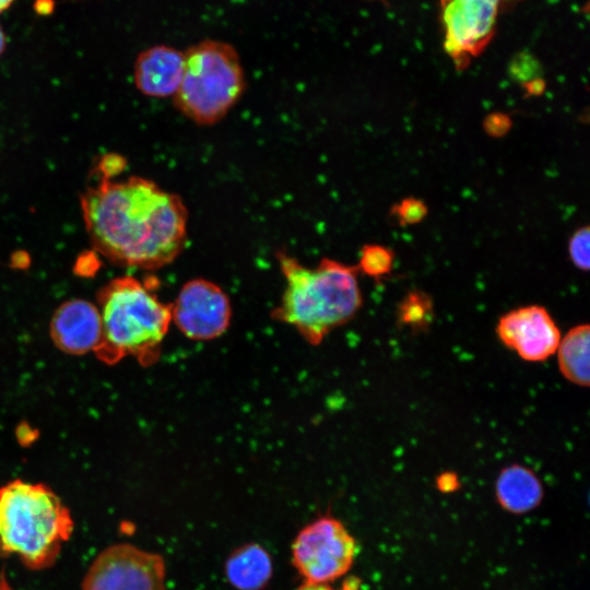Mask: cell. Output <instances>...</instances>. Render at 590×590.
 <instances>
[{"label":"cell","mask_w":590,"mask_h":590,"mask_svg":"<svg viewBox=\"0 0 590 590\" xmlns=\"http://www.w3.org/2000/svg\"><path fill=\"white\" fill-rule=\"evenodd\" d=\"M184 64V51L167 45L152 46L135 59L134 85L150 97L174 96L182 79Z\"/></svg>","instance_id":"7c38bea8"},{"label":"cell","mask_w":590,"mask_h":590,"mask_svg":"<svg viewBox=\"0 0 590 590\" xmlns=\"http://www.w3.org/2000/svg\"><path fill=\"white\" fill-rule=\"evenodd\" d=\"M526 96H540L545 91L546 84L542 78H538L522 85Z\"/></svg>","instance_id":"d4e9b609"},{"label":"cell","mask_w":590,"mask_h":590,"mask_svg":"<svg viewBox=\"0 0 590 590\" xmlns=\"http://www.w3.org/2000/svg\"><path fill=\"white\" fill-rule=\"evenodd\" d=\"M69 508L47 485L13 480L0 487V556L31 570L52 566L73 532Z\"/></svg>","instance_id":"3957f363"},{"label":"cell","mask_w":590,"mask_h":590,"mask_svg":"<svg viewBox=\"0 0 590 590\" xmlns=\"http://www.w3.org/2000/svg\"><path fill=\"white\" fill-rule=\"evenodd\" d=\"M276 258L286 286L272 317L294 327L309 344H320L359 310L357 267L324 258L308 268L284 251H278Z\"/></svg>","instance_id":"7a4b0ae2"},{"label":"cell","mask_w":590,"mask_h":590,"mask_svg":"<svg viewBox=\"0 0 590 590\" xmlns=\"http://www.w3.org/2000/svg\"><path fill=\"white\" fill-rule=\"evenodd\" d=\"M502 1L440 0L444 48L459 70L491 42Z\"/></svg>","instance_id":"ba28073f"},{"label":"cell","mask_w":590,"mask_h":590,"mask_svg":"<svg viewBox=\"0 0 590 590\" xmlns=\"http://www.w3.org/2000/svg\"><path fill=\"white\" fill-rule=\"evenodd\" d=\"M14 0H0V14L8 10Z\"/></svg>","instance_id":"4316f807"},{"label":"cell","mask_w":590,"mask_h":590,"mask_svg":"<svg viewBox=\"0 0 590 590\" xmlns=\"http://www.w3.org/2000/svg\"><path fill=\"white\" fill-rule=\"evenodd\" d=\"M509 74L521 85L541 78V66L535 57L528 52H520L509 66Z\"/></svg>","instance_id":"ffe728a7"},{"label":"cell","mask_w":590,"mask_h":590,"mask_svg":"<svg viewBox=\"0 0 590 590\" xmlns=\"http://www.w3.org/2000/svg\"><path fill=\"white\" fill-rule=\"evenodd\" d=\"M494 491L498 505L515 515L532 511L544 497L539 476L533 470L519 463L509 464L499 471Z\"/></svg>","instance_id":"4fadbf2b"},{"label":"cell","mask_w":590,"mask_h":590,"mask_svg":"<svg viewBox=\"0 0 590 590\" xmlns=\"http://www.w3.org/2000/svg\"><path fill=\"white\" fill-rule=\"evenodd\" d=\"M590 229L588 225L577 228L568 241V256L578 270L587 272L590 268Z\"/></svg>","instance_id":"ac0fdd59"},{"label":"cell","mask_w":590,"mask_h":590,"mask_svg":"<svg viewBox=\"0 0 590 590\" xmlns=\"http://www.w3.org/2000/svg\"><path fill=\"white\" fill-rule=\"evenodd\" d=\"M102 321L101 342L94 353L106 364L131 356L143 366L154 364L172 321L170 304L132 278L120 276L97 293Z\"/></svg>","instance_id":"277c9868"},{"label":"cell","mask_w":590,"mask_h":590,"mask_svg":"<svg viewBox=\"0 0 590 590\" xmlns=\"http://www.w3.org/2000/svg\"><path fill=\"white\" fill-rule=\"evenodd\" d=\"M0 590H11L7 580L3 578V575H0Z\"/></svg>","instance_id":"83f0119b"},{"label":"cell","mask_w":590,"mask_h":590,"mask_svg":"<svg viewBox=\"0 0 590 590\" xmlns=\"http://www.w3.org/2000/svg\"><path fill=\"white\" fill-rule=\"evenodd\" d=\"M394 252L382 245L368 244L361 250L357 269L379 281L390 274L393 268Z\"/></svg>","instance_id":"e0dca14e"},{"label":"cell","mask_w":590,"mask_h":590,"mask_svg":"<svg viewBox=\"0 0 590 590\" xmlns=\"http://www.w3.org/2000/svg\"><path fill=\"white\" fill-rule=\"evenodd\" d=\"M165 562L160 554L129 543L104 548L90 565L82 590H166Z\"/></svg>","instance_id":"52a82bcc"},{"label":"cell","mask_w":590,"mask_h":590,"mask_svg":"<svg viewBox=\"0 0 590 590\" xmlns=\"http://www.w3.org/2000/svg\"><path fill=\"white\" fill-rule=\"evenodd\" d=\"M390 213L400 226H409L421 223L426 217L428 209L423 200L406 197L394 204Z\"/></svg>","instance_id":"d6986e66"},{"label":"cell","mask_w":590,"mask_h":590,"mask_svg":"<svg viewBox=\"0 0 590 590\" xmlns=\"http://www.w3.org/2000/svg\"><path fill=\"white\" fill-rule=\"evenodd\" d=\"M5 47H7L5 34H4L3 30H2V27L0 26V57L4 52Z\"/></svg>","instance_id":"484cf974"},{"label":"cell","mask_w":590,"mask_h":590,"mask_svg":"<svg viewBox=\"0 0 590 590\" xmlns=\"http://www.w3.org/2000/svg\"><path fill=\"white\" fill-rule=\"evenodd\" d=\"M172 321L189 339L206 341L222 335L232 318L226 293L204 279L188 281L170 304Z\"/></svg>","instance_id":"9c48e42d"},{"label":"cell","mask_w":590,"mask_h":590,"mask_svg":"<svg viewBox=\"0 0 590 590\" xmlns=\"http://www.w3.org/2000/svg\"><path fill=\"white\" fill-rule=\"evenodd\" d=\"M228 581L238 590H260L272 575L268 552L258 544L236 548L225 565Z\"/></svg>","instance_id":"5bb4252c"},{"label":"cell","mask_w":590,"mask_h":590,"mask_svg":"<svg viewBox=\"0 0 590 590\" xmlns=\"http://www.w3.org/2000/svg\"><path fill=\"white\" fill-rule=\"evenodd\" d=\"M49 333L55 345L63 353L83 355L94 352L102 337L97 306L85 299L62 303L51 317Z\"/></svg>","instance_id":"8fae6325"},{"label":"cell","mask_w":590,"mask_h":590,"mask_svg":"<svg viewBox=\"0 0 590 590\" xmlns=\"http://www.w3.org/2000/svg\"><path fill=\"white\" fill-rule=\"evenodd\" d=\"M436 484L439 491L448 493L458 488L459 480L455 473L444 472L437 477Z\"/></svg>","instance_id":"cb8c5ba5"},{"label":"cell","mask_w":590,"mask_h":590,"mask_svg":"<svg viewBox=\"0 0 590 590\" xmlns=\"http://www.w3.org/2000/svg\"><path fill=\"white\" fill-rule=\"evenodd\" d=\"M126 164L121 155L109 153L101 157L95 170L99 174L98 178L113 179L125 169Z\"/></svg>","instance_id":"7402d4cb"},{"label":"cell","mask_w":590,"mask_h":590,"mask_svg":"<svg viewBox=\"0 0 590 590\" xmlns=\"http://www.w3.org/2000/svg\"><path fill=\"white\" fill-rule=\"evenodd\" d=\"M483 127L489 137L502 138L511 129L512 120L509 115L495 111L485 117Z\"/></svg>","instance_id":"44dd1931"},{"label":"cell","mask_w":590,"mask_h":590,"mask_svg":"<svg viewBox=\"0 0 590 590\" xmlns=\"http://www.w3.org/2000/svg\"><path fill=\"white\" fill-rule=\"evenodd\" d=\"M434 306L430 296L423 291L409 292L398 305L399 324L413 332L424 331L433 320Z\"/></svg>","instance_id":"2e32d148"},{"label":"cell","mask_w":590,"mask_h":590,"mask_svg":"<svg viewBox=\"0 0 590 590\" xmlns=\"http://www.w3.org/2000/svg\"><path fill=\"white\" fill-rule=\"evenodd\" d=\"M500 342L526 362H543L555 354L560 331L546 308L527 305L504 314L497 324Z\"/></svg>","instance_id":"30bf717a"},{"label":"cell","mask_w":590,"mask_h":590,"mask_svg":"<svg viewBox=\"0 0 590 590\" xmlns=\"http://www.w3.org/2000/svg\"><path fill=\"white\" fill-rule=\"evenodd\" d=\"M296 590H362V581L356 577H350L342 583L340 589H333L328 583L304 582Z\"/></svg>","instance_id":"603a6c76"},{"label":"cell","mask_w":590,"mask_h":590,"mask_svg":"<svg viewBox=\"0 0 590 590\" xmlns=\"http://www.w3.org/2000/svg\"><path fill=\"white\" fill-rule=\"evenodd\" d=\"M357 550L356 540L345 526L324 516L297 533L292 544L293 564L306 582L328 583L351 569Z\"/></svg>","instance_id":"8992f818"},{"label":"cell","mask_w":590,"mask_h":590,"mask_svg":"<svg viewBox=\"0 0 590 590\" xmlns=\"http://www.w3.org/2000/svg\"><path fill=\"white\" fill-rule=\"evenodd\" d=\"M80 206L92 246L115 264L156 270L186 246L185 203L150 179L98 178L81 194Z\"/></svg>","instance_id":"6da1fadb"},{"label":"cell","mask_w":590,"mask_h":590,"mask_svg":"<svg viewBox=\"0 0 590 590\" xmlns=\"http://www.w3.org/2000/svg\"><path fill=\"white\" fill-rule=\"evenodd\" d=\"M180 85L173 96L177 109L198 125L220 121L240 99L245 73L228 43L204 39L184 51Z\"/></svg>","instance_id":"5b68a950"},{"label":"cell","mask_w":590,"mask_h":590,"mask_svg":"<svg viewBox=\"0 0 590 590\" xmlns=\"http://www.w3.org/2000/svg\"><path fill=\"white\" fill-rule=\"evenodd\" d=\"M557 364L563 377L579 387L590 385V327L587 323L570 328L556 349Z\"/></svg>","instance_id":"9a60e30c"}]
</instances>
